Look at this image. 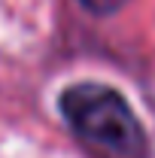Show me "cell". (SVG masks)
I'll list each match as a JSON object with an SVG mask.
<instances>
[{"instance_id":"1","label":"cell","mask_w":155,"mask_h":158,"mask_svg":"<svg viewBox=\"0 0 155 158\" xmlns=\"http://www.w3.org/2000/svg\"><path fill=\"white\" fill-rule=\"evenodd\" d=\"M61 116L85 146L103 158H146L149 140L137 113L116 88L103 82H76L61 94Z\"/></svg>"},{"instance_id":"2","label":"cell","mask_w":155,"mask_h":158,"mask_svg":"<svg viewBox=\"0 0 155 158\" xmlns=\"http://www.w3.org/2000/svg\"><path fill=\"white\" fill-rule=\"evenodd\" d=\"M85 9H91V12H97V15H107V12H116L119 6H125L128 0H79Z\"/></svg>"}]
</instances>
